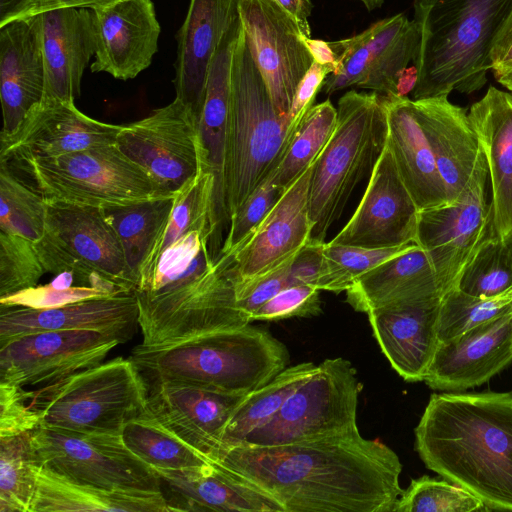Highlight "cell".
Instances as JSON below:
<instances>
[{"mask_svg": "<svg viewBox=\"0 0 512 512\" xmlns=\"http://www.w3.org/2000/svg\"><path fill=\"white\" fill-rule=\"evenodd\" d=\"M242 29L240 17L224 35L211 62L204 104L198 122L202 170L212 174V240L216 251L228 220L225 202V163L231 104L232 64L235 46Z\"/></svg>", "mask_w": 512, "mask_h": 512, "instance_id": "cell-21", "label": "cell"}, {"mask_svg": "<svg viewBox=\"0 0 512 512\" xmlns=\"http://www.w3.org/2000/svg\"><path fill=\"white\" fill-rule=\"evenodd\" d=\"M316 369L312 362L286 367L267 384L246 394L224 429L219 453L241 443L250 433L268 423Z\"/></svg>", "mask_w": 512, "mask_h": 512, "instance_id": "cell-35", "label": "cell"}, {"mask_svg": "<svg viewBox=\"0 0 512 512\" xmlns=\"http://www.w3.org/2000/svg\"><path fill=\"white\" fill-rule=\"evenodd\" d=\"M381 95L387 115V145L419 211L447 204L434 154L413 99Z\"/></svg>", "mask_w": 512, "mask_h": 512, "instance_id": "cell-32", "label": "cell"}, {"mask_svg": "<svg viewBox=\"0 0 512 512\" xmlns=\"http://www.w3.org/2000/svg\"><path fill=\"white\" fill-rule=\"evenodd\" d=\"M511 11L512 0H414L420 44L413 99L480 90L494 40Z\"/></svg>", "mask_w": 512, "mask_h": 512, "instance_id": "cell-3", "label": "cell"}, {"mask_svg": "<svg viewBox=\"0 0 512 512\" xmlns=\"http://www.w3.org/2000/svg\"><path fill=\"white\" fill-rule=\"evenodd\" d=\"M123 125L95 120L74 101L42 100L19 133L0 146L1 161L54 158L94 146L116 143Z\"/></svg>", "mask_w": 512, "mask_h": 512, "instance_id": "cell-20", "label": "cell"}, {"mask_svg": "<svg viewBox=\"0 0 512 512\" xmlns=\"http://www.w3.org/2000/svg\"><path fill=\"white\" fill-rule=\"evenodd\" d=\"M37 19L45 70L42 100L74 101L95 53L91 10L59 9Z\"/></svg>", "mask_w": 512, "mask_h": 512, "instance_id": "cell-30", "label": "cell"}, {"mask_svg": "<svg viewBox=\"0 0 512 512\" xmlns=\"http://www.w3.org/2000/svg\"><path fill=\"white\" fill-rule=\"evenodd\" d=\"M152 469L170 511L285 512L271 495L218 461Z\"/></svg>", "mask_w": 512, "mask_h": 512, "instance_id": "cell-23", "label": "cell"}, {"mask_svg": "<svg viewBox=\"0 0 512 512\" xmlns=\"http://www.w3.org/2000/svg\"><path fill=\"white\" fill-rule=\"evenodd\" d=\"M283 192L270 177L264 180L230 216L229 231L218 255H232L249 239Z\"/></svg>", "mask_w": 512, "mask_h": 512, "instance_id": "cell-47", "label": "cell"}, {"mask_svg": "<svg viewBox=\"0 0 512 512\" xmlns=\"http://www.w3.org/2000/svg\"><path fill=\"white\" fill-rule=\"evenodd\" d=\"M387 134L381 94L350 90L338 100L334 132L313 162L308 191L311 241L325 242L358 184L371 176Z\"/></svg>", "mask_w": 512, "mask_h": 512, "instance_id": "cell-6", "label": "cell"}, {"mask_svg": "<svg viewBox=\"0 0 512 512\" xmlns=\"http://www.w3.org/2000/svg\"><path fill=\"white\" fill-rule=\"evenodd\" d=\"M112 0H0V28L17 20L29 19L35 16L59 9L87 8Z\"/></svg>", "mask_w": 512, "mask_h": 512, "instance_id": "cell-51", "label": "cell"}, {"mask_svg": "<svg viewBox=\"0 0 512 512\" xmlns=\"http://www.w3.org/2000/svg\"><path fill=\"white\" fill-rule=\"evenodd\" d=\"M512 312V288L491 297H477L457 287L446 293L441 301L439 340L452 339L469 329Z\"/></svg>", "mask_w": 512, "mask_h": 512, "instance_id": "cell-43", "label": "cell"}, {"mask_svg": "<svg viewBox=\"0 0 512 512\" xmlns=\"http://www.w3.org/2000/svg\"><path fill=\"white\" fill-rule=\"evenodd\" d=\"M30 442L36 465L73 481L106 489L161 491L155 471L125 445L121 433L38 427Z\"/></svg>", "mask_w": 512, "mask_h": 512, "instance_id": "cell-10", "label": "cell"}, {"mask_svg": "<svg viewBox=\"0 0 512 512\" xmlns=\"http://www.w3.org/2000/svg\"><path fill=\"white\" fill-rule=\"evenodd\" d=\"M490 70L495 80L512 92V11L494 40L490 52Z\"/></svg>", "mask_w": 512, "mask_h": 512, "instance_id": "cell-53", "label": "cell"}, {"mask_svg": "<svg viewBox=\"0 0 512 512\" xmlns=\"http://www.w3.org/2000/svg\"><path fill=\"white\" fill-rule=\"evenodd\" d=\"M512 362V312L441 341L424 382L464 391L489 381Z\"/></svg>", "mask_w": 512, "mask_h": 512, "instance_id": "cell-24", "label": "cell"}, {"mask_svg": "<svg viewBox=\"0 0 512 512\" xmlns=\"http://www.w3.org/2000/svg\"><path fill=\"white\" fill-rule=\"evenodd\" d=\"M90 10L95 42L92 72L125 81L150 66L161 33L152 0H112Z\"/></svg>", "mask_w": 512, "mask_h": 512, "instance_id": "cell-17", "label": "cell"}, {"mask_svg": "<svg viewBox=\"0 0 512 512\" xmlns=\"http://www.w3.org/2000/svg\"><path fill=\"white\" fill-rule=\"evenodd\" d=\"M21 163L46 200L104 209L168 197L116 143Z\"/></svg>", "mask_w": 512, "mask_h": 512, "instance_id": "cell-8", "label": "cell"}, {"mask_svg": "<svg viewBox=\"0 0 512 512\" xmlns=\"http://www.w3.org/2000/svg\"><path fill=\"white\" fill-rule=\"evenodd\" d=\"M238 12L271 100L279 114L288 116L297 87L314 62L301 39L303 33L275 0H240Z\"/></svg>", "mask_w": 512, "mask_h": 512, "instance_id": "cell-13", "label": "cell"}, {"mask_svg": "<svg viewBox=\"0 0 512 512\" xmlns=\"http://www.w3.org/2000/svg\"><path fill=\"white\" fill-rule=\"evenodd\" d=\"M148 394L135 363L121 356L27 390L40 427L80 433H121L146 410Z\"/></svg>", "mask_w": 512, "mask_h": 512, "instance_id": "cell-7", "label": "cell"}, {"mask_svg": "<svg viewBox=\"0 0 512 512\" xmlns=\"http://www.w3.org/2000/svg\"><path fill=\"white\" fill-rule=\"evenodd\" d=\"M115 337L90 330H52L0 341V383L46 386L103 362Z\"/></svg>", "mask_w": 512, "mask_h": 512, "instance_id": "cell-14", "label": "cell"}, {"mask_svg": "<svg viewBox=\"0 0 512 512\" xmlns=\"http://www.w3.org/2000/svg\"><path fill=\"white\" fill-rule=\"evenodd\" d=\"M488 511L484 503L465 488L446 479L422 476L413 479L398 498L393 512Z\"/></svg>", "mask_w": 512, "mask_h": 512, "instance_id": "cell-44", "label": "cell"}, {"mask_svg": "<svg viewBox=\"0 0 512 512\" xmlns=\"http://www.w3.org/2000/svg\"><path fill=\"white\" fill-rule=\"evenodd\" d=\"M147 410L185 442L216 460L224 429L246 394L184 383L148 387Z\"/></svg>", "mask_w": 512, "mask_h": 512, "instance_id": "cell-22", "label": "cell"}, {"mask_svg": "<svg viewBox=\"0 0 512 512\" xmlns=\"http://www.w3.org/2000/svg\"><path fill=\"white\" fill-rule=\"evenodd\" d=\"M216 461L276 499L285 512H393L403 492L398 455L360 432L291 444H237Z\"/></svg>", "mask_w": 512, "mask_h": 512, "instance_id": "cell-1", "label": "cell"}, {"mask_svg": "<svg viewBox=\"0 0 512 512\" xmlns=\"http://www.w3.org/2000/svg\"><path fill=\"white\" fill-rule=\"evenodd\" d=\"M134 291L78 301L57 308H0V341L42 331L90 330L129 341L139 327Z\"/></svg>", "mask_w": 512, "mask_h": 512, "instance_id": "cell-25", "label": "cell"}, {"mask_svg": "<svg viewBox=\"0 0 512 512\" xmlns=\"http://www.w3.org/2000/svg\"><path fill=\"white\" fill-rule=\"evenodd\" d=\"M414 244L389 248H363L325 242L322 270L316 287L334 293L346 291L362 275Z\"/></svg>", "mask_w": 512, "mask_h": 512, "instance_id": "cell-41", "label": "cell"}, {"mask_svg": "<svg viewBox=\"0 0 512 512\" xmlns=\"http://www.w3.org/2000/svg\"><path fill=\"white\" fill-rule=\"evenodd\" d=\"M419 212L386 143L358 207L329 243L363 248L415 243Z\"/></svg>", "mask_w": 512, "mask_h": 512, "instance_id": "cell-16", "label": "cell"}, {"mask_svg": "<svg viewBox=\"0 0 512 512\" xmlns=\"http://www.w3.org/2000/svg\"><path fill=\"white\" fill-rule=\"evenodd\" d=\"M299 123L275 108L242 28L232 64L225 163L228 220L276 168Z\"/></svg>", "mask_w": 512, "mask_h": 512, "instance_id": "cell-5", "label": "cell"}, {"mask_svg": "<svg viewBox=\"0 0 512 512\" xmlns=\"http://www.w3.org/2000/svg\"><path fill=\"white\" fill-rule=\"evenodd\" d=\"M431 145L447 204L459 201L488 167L468 112L448 96L413 99Z\"/></svg>", "mask_w": 512, "mask_h": 512, "instance_id": "cell-19", "label": "cell"}, {"mask_svg": "<svg viewBox=\"0 0 512 512\" xmlns=\"http://www.w3.org/2000/svg\"><path fill=\"white\" fill-rule=\"evenodd\" d=\"M45 273L35 242L0 231V298L37 286Z\"/></svg>", "mask_w": 512, "mask_h": 512, "instance_id": "cell-45", "label": "cell"}, {"mask_svg": "<svg viewBox=\"0 0 512 512\" xmlns=\"http://www.w3.org/2000/svg\"><path fill=\"white\" fill-rule=\"evenodd\" d=\"M130 358L148 387L173 382L248 394L284 370L289 353L271 333L248 324L166 345L138 344Z\"/></svg>", "mask_w": 512, "mask_h": 512, "instance_id": "cell-4", "label": "cell"}, {"mask_svg": "<svg viewBox=\"0 0 512 512\" xmlns=\"http://www.w3.org/2000/svg\"><path fill=\"white\" fill-rule=\"evenodd\" d=\"M293 259L262 276L246 282L235 283L237 306L248 316L250 321L252 314L264 303L284 288L291 286L289 272Z\"/></svg>", "mask_w": 512, "mask_h": 512, "instance_id": "cell-50", "label": "cell"}, {"mask_svg": "<svg viewBox=\"0 0 512 512\" xmlns=\"http://www.w3.org/2000/svg\"><path fill=\"white\" fill-rule=\"evenodd\" d=\"M415 450L487 510L512 511V392L432 394L415 428Z\"/></svg>", "mask_w": 512, "mask_h": 512, "instance_id": "cell-2", "label": "cell"}, {"mask_svg": "<svg viewBox=\"0 0 512 512\" xmlns=\"http://www.w3.org/2000/svg\"><path fill=\"white\" fill-rule=\"evenodd\" d=\"M40 427V416L30 405L27 390L0 383V437H11Z\"/></svg>", "mask_w": 512, "mask_h": 512, "instance_id": "cell-49", "label": "cell"}, {"mask_svg": "<svg viewBox=\"0 0 512 512\" xmlns=\"http://www.w3.org/2000/svg\"><path fill=\"white\" fill-rule=\"evenodd\" d=\"M337 109L330 100L313 105L301 119L276 168L272 183L285 190L320 154L334 132Z\"/></svg>", "mask_w": 512, "mask_h": 512, "instance_id": "cell-38", "label": "cell"}, {"mask_svg": "<svg viewBox=\"0 0 512 512\" xmlns=\"http://www.w3.org/2000/svg\"><path fill=\"white\" fill-rule=\"evenodd\" d=\"M31 433L0 437V512H30L36 489Z\"/></svg>", "mask_w": 512, "mask_h": 512, "instance_id": "cell-40", "label": "cell"}, {"mask_svg": "<svg viewBox=\"0 0 512 512\" xmlns=\"http://www.w3.org/2000/svg\"><path fill=\"white\" fill-rule=\"evenodd\" d=\"M477 297H491L512 288V255L493 230L462 271L456 286Z\"/></svg>", "mask_w": 512, "mask_h": 512, "instance_id": "cell-42", "label": "cell"}, {"mask_svg": "<svg viewBox=\"0 0 512 512\" xmlns=\"http://www.w3.org/2000/svg\"><path fill=\"white\" fill-rule=\"evenodd\" d=\"M324 243L309 240L299 250L290 265L289 278L291 286H317L323 264Z\"/></svg>", "mask_w": 512, "mask_h": 512, "instance_id": "cell-54", "label": "cell"}, {"mask_svg": "<svg viewBox=\"0 0 512 512\" xmlns=\"http://www.w3.org/2000/svg\"><path fill=\"white\" fill-rule=\"evenodd\" d=\"M45 70L37 16L0 28L1 145L21 130L42 101Z\"/></svg>", "mask_w": 512, "mask_h": 512, "instance_id": "cell-26", "label": "cell"}, {"mask_svg": "<svg viewBox=\"0 0 512 512\" xmlns=\"http://www.w3.org/2000/svg\"><path fill=\"white\" fill-rule=\"evenodd\" d=\"M319 291L311 285L288 286L256 310L251 321H279L318 315L321 313Z\"/></svg>", "mask_w": 512, "mask_h": 512, "instance_id": "cell-48", "label": "cell"}, {"mask_svg": "<svg viewBox=\"0 0 512 512\" xmlns=\"http://www.w3.org/2000/svg\"><path fill=\"white\" fill-rule=\"evenodd\" d=\"M506 243L508 244V246H509V250H510L511 255H512V240H510V241H508V242H506Z\"/></svg>", "mask_w": 512, "mask_h": 512, "instance_id": "cell-58", "label": "cell"}, {"mask_svg": "<svg viewBox=\"0 0 512 512\" xmlns=\"http://www.w3.org/2000/svg\"><path fill=\"white\" fill-rule=\"evenodd\" d=\"M106 296L111 295L95 287L79 285L76 275L66 271L56 274L48 284L37 285L0 298V308L50 309Z\"/></svg>", "mask_w": 512, "mask_h": 512, "instance_id": "cell-46", "label": "cell"}, {"mask_svg": "<svg viewBox=\"0 0 512 512\" xmlns=\"http://www.w3.org/2000/svg\"><path fill=\"white\" fill-rule=\"evenodd\" d=\"M312 168L313 163L284 190L250 238L230 255L235 283L252 280L291 261L310 240L313 225L308 191Z\"/></svg>", "mask_w": 512, "mask_h": 512, "instance_id": "cell-18", "label": "cell"}, {"mask_svg": "<svg viewBox=\"0 0 512 512\" xmlns=\"http://www.w3.org/2000/svg\"><path fill=\"white\" fill-rule=\"evenodd\" d=\"M487 178L482 175L459 201L419 212L415 244L428 254L450 289L494 230L491 203L486 201Z\"/></svg>", "mask_w": 512, "mask_h": 512, "instance_id": "cell-15", "label": "cell"}, {"mask_svg": "<svg viewBox=\"0 0 512 512\" xmlns=\"http://www.w3.org/2000/svg\"><path fill=\"white\" fill-rule=\"evenodd\" d=\"M329 43L338 65L322 86L325 94L355 86L398 95L399 79L417 56L420 32L414 20L399 13L371 24L359 34Z\"/></svg>", "mask_w": 512, "mask_h": 512, "instance_id": "cell-12", "label": "cell"}, {"mask_svg": "<svg viewBox=\"0 0 512 512\" xmlns=\"http://www.w3.org/2000/svg\"><path fill=\"white\" fill-rule=\"evenodd\" d=\"M240 0H190L177 33L174 86L199 122L213 57L230 26L239 16Z\"/></svg>", "mask_w": 512, "mask_h": 512, "instance_id": "cell-28", "label": "cell"}, {"mask_svg": "<svg viewBox=\"0 0 512 512\" xmlns=\"http://www.w3.org/2000/svg\"><path fill=\"white\" fill-rule=\"evenodd\" d=\"M282 8L290 13L297 21L302 33L310 37L311 28L309 17L313 9L312 0H275Z\"/></svg>", "mask_w": 512, "mask_h": 512, "instance_id": "cell-56", "label": "cell"}, {"mask_svg": "<svg viewBox=\"0 0 512 512\" xmlns=\"http://www.w3.org/2000/svg\"><path fill=\"white\" fill-rule=\"evenodd\" d=\"M116 145L149 174L165 196H174L202 170L197 120L177 98L123 125Z\"/></svg>", "mask_w": 512, "mask_h": 512, "instance_id": "cell-11", "label": "cell"}, {"mask_svg": "<svg viewBox=\"0 0 512 512\" xmlns=\"http://www.w3.org/2000/svg\"><path fill=\"white\" fill-rule=\"evenodd\" d=\"M485 155L491 185L493 228L512 240V94L490 86L468 112Z\"/></svg>", "mask_w": 512, "mask_h": 512, "instance_id": "cell-31", "label": "cell"}, {"mask_svg": "<svg viewBox=\"0 0 512 512\" xmlns=\"http://www.w3.org/2000/svg\"><path fill=\"white\" fill-rule=\"evenodd\" d=\"M301 39L308 48L313 60L322 66L328 67L333 73L337 69V56L329 42L312 39L301 34Z\"/></svg>", "mask_w": 512, "mask_h": 512, "instance_id": "cell-55", "label": "cell"}, {"mask_svg": "<svg viewBox=\"0 0 512 512\" xmlns=\"http://www.w3.org/2000/svg\"><path fill=\"white\" fill-rule=\"evenodd\" d=\"M47 205L43 196L26 186L0 160V231L33 242L46 231Z\"/></svg>", "mask_w": 512, "mask_h": 512, "instance_id": "cell-39", "label": "cell"}, {"mask_svg": "<svg viewBox=\"0 0 512 512\" xmlns=\"http://www.w3.org/2000/svg\"><path fill=\"white\" fill-rule=\"evenodd\" d=\"M361 389L350 361L341 357L326 359L268 423L241 443L273 446L358 432Z\"/></svg>", "mask_w": 512, "mask_h": 512, "instance_id": "cell-9", "label": "cell"}, {"mask_svg": "<svg viewBox=\"0 0 512 512\" xmlns=\"http://www.w3.org/2000/svg\"><path fill=\"white\" fill-rule=\"evenodd\" d=\"M329 74H331V70L328 67L315 61L312 63L297 87L288 114L293 123H299L313 106L316 95L322 89Z\"/></svg>", "mask_w": 512, "mask_h": 512, "instance_id": "cell-52", "label": "cell"}, {"mask_svg": "<svg viewBox=\"0 0 512 512\" xmlns=\"http://www.w3.org/2000/svg\"><path fill=\"white\" fill-rule=\"evenodd\" d=\"M360 1L367 10L372 11L381 7L385 0H358Z\"/></svg>", "mask_w": 512, "mask_h": 512, "instance_id": "cell-57", "label": "cell"}, {"mask_svg": "<svg viewBox=\"0 0 512 512\" xmlns=\"http://www.w3.org/2000/svg\"><path fill=\"white\" fill-rule=\"evenodd\" d=\"M441 301L403 302L366 313L383 354L405 381H424L428 373L440 343Z\"/></svg>", "mask_w": 512, "mask_h": 512, "instance_id": "cell-27", "label": "cell"}, {"mask_svg": "<svg viewBox=\"0 0 512 512\" xmlns=\"http://www.w3.org/2000/svg\"><path fill=\"white\" fill-rule=\"evenodd\" d=\"M173 204L174 196H168L103 209L122 244L136 286L141 268L166 225Z\"/></svg>", "mask_w": 512, "mask_h": 512, "instance_id": "cell-36", "label": "cell"}, {"mask_svg": "<svg viewBox=\"0 0 512 512\" xmlns=\"http://www.w3.org/2000/svg\"><path fill=\"white\" fill-rule=\"evenodd\" d=\"M36 489L30 512H168L162 491L106 489L73 481L34 465Z\"/></svg>", "mask_w": 512, "mask_h": 512, "instance_id": "cell-34", "label": "cell"}, {"mask_svg": "<svg viewBox=\"0 0 512 512\" xmlns=\"http://www.w3.org/2000/svg\"><path fill=\"white\" fill-rule=\"evenodd\" d=\"M121 437L152 468L182 469L214 461L174 434L147 408L125 424Z\"/></svg>", "mask_w": 512, "mask_h": 512, "instance_id": "cell-37", "label": "cell"}, {"mask_svg": "<svg viewBox=\"0 0 512 512\" xmlns=\"http://www.w3.org/2000/svg\"><path fill=\"white\" fill-rule=\"evenodd\" d=\"M451 289L417 244L371 269L346 290V299L358 312L403 302L443 298Z\"/></svg>", "mask_w": 512, "mask_h": 512, "instance_id": "cell-33", "label": "cell"}, {"mask_svg": "<svg viewBox=\"0 0 512 512\" xmlns=\"http://www.w3.org/2000/svg\"><path fill=\"white\" fill-rule=\"evenodd\" d=\"M45 234L68 254L134 291L136 281L127 265L122 244L103 208L46 200Z\"/></svg>", "mask_w": 512, "mask_h": 512, "instance_id": "cell-29", "label": "cell"}]
</instances>
